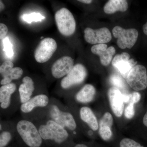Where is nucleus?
I'll return each instance as SVG.
<instances>
[{
  "mask_svg": "<svg viewBox=\"0 0 147 147\" xmlns=\"http://www.w3.org/2000/svg\"><path fill=\"white\" fill-rule=\"evenodd\" d=\"M81 119L87 124L93 131H96L99 128L97 119L91 109L88 107H82L80 110Z\"/></svg>",
  "mask_w": 147,
  "mask_h": 147,
  "instance_id": "obj_18",
  "label": "nucleus"
},
{
  "mask_svg": "<svg viewBox=\"0 0 147 147\" xmlns=\"http://www.w3.org/2000/svg\"><path fill=\"white\" fill-rule=\"evenodd\" d=\"M74 66V61L71 57L64 56L57 60L51 67V73L55 79L66 76Z\"/></svg>",
  "mask_w": 147,
  "mask_h": 147,
  "instance_id": "obj_12",
  "label": "nucleus"
},
{
  "mask_svg": "<svg viewBox=\"0 0 147 147\" xmlns=\"http://www.w3.org/2000/svg\"><path fill=\"white\" fill-rule=\"evenodd\" d=\"M15 133L30 147H40L42 139L36 124L30 120L23 119L17 122L15 126Z\"/></svg>",
  "mask_w": 147,
  "mask_h": 147,
  "instance_id": "obj_2",
  "label": "nucleus"
},
{
  "mask_svg": "<svg viewBox=\"0 0 147 147\" xmlns=\"http://www.w3.org/2000/svg\"><path fill=\"white\" fill-rule=\"evenodd\" d=\"M57 49V44L52 38H46L42 40L34 51L36 61L39 63H44L51 59Z\"/></svg>",
  "mask_w": 147,
  "mask_h": 147,
  "instance_id": "obj_7",
  "label": "nucleus"
},
{
  "mask_svg": "<svg viewBox=\"0 0 147 147\" xmlns=\"http://www.w3.org/2000/svg\"><path fill=\"white\" fill-rule=\"evenodd\" d=\"M96 92V90L94 86L86 84L76 93L75 98L78 102L88 103L93 100Z\"/></svg>",
  "mask_w": 147,
  "mask_h": 147,
  "instance_id": "obj_19",
  "label": "nucleus"
},
{
  "mask_svg": "<svg viewBox=\"0 0 147 147\" xmlns=\"http://www.w3.org/2000/svg\"><path fill=\"white\" fill-rule=\"evenodd\" d=\"M36 125L43 140L51 141L57 144L65 142L69 137L68 131L49 118L41 119Z\"/></svg>",
  "mask_w": 147,
  "mask_h": 147,
  "instance_id": "obj_1",
  "label": "nucleus"
},
{
  "mask_svg": "<svg viewBox=\"0 0 147 147\" xmlns=\"http://www.w3.org/2000/svg\"><path fill=\"white\" fill-rule=\"evenodd\" d=\"M134 103L129 101L128 105L127 106L125 110V116L128 119H131L133 117L135 114L134 107Z\"/></svg>",
  "mask_w": 147,
  "mask_h": 147,
  "instance_id": "obj_28",
  "label": "nucleus"
},
{
  "mask_svg": "<svg viewBox=\"0 0 147 147\" xmlns=\"http://www.w3.org/2000/svg\"><path fill=\"white\" fill-rule=\"evenodd\" d=\"M91 50L94 55L99 56L100 63L104 66H108L110 64L113 55L116 53L115 47L113 46L108 47V45L105 44L94 45Z\"/></svg>",
  "mask_w": 147,
  "mask_h": 147,
  "instance_id": "obj_14",
  "label": "nucleus"
},
{
  "mask_svg": "<svg viewBox=\"0 0 147 147\" xmlns=\"http://www.w3.org/2000/svg\"><path fill=\"white\" fill-rule=\"evenodd\" d=\"M113 123L112 115L108 112L105 113L99 122L98 130L99 135L104 141L110 140L113 136L111 128Z\"/></svg>",
  "mask_w": 147,
  "mask_h": 147,
  "instance_id": "obj_17",
  "label": "nucleus"
},
{
  "mask_svg": "<svg viewBox=\"0 0 147 147\" xmlns=\"http://www.w3.org/2000/svg\"><path fill=\"white\" fill-rule=\"evenodd\" d=\"M13 67V64L9 61H5L0 67V73L2 76Z\"/></svg>",
  "mask_w": 147,
  "mask_h": 147,
  "instance_id": "obj_27",
  "label": "nucleus"
},
{
  "mask_svg": "<svg viewBox=\"0 0 147 147\" xmlns=\"http://www.w3.org/2000/svg\"><path fill=\"white\" fill-rule=\"evenodd\" d=\"M24 71L20 67H13L2 76L0 84L2 86L12 83L13 80L20 79L23 75Z\"/></svg>",
  "mask_w": 147,
  "mask_h": 147,
  "instance_id": "obj_21",
  "label": "nucleus"
},
{
  "mask_svg": "<svg viewBox=\"0 0 147 147\" xmlns=\"http://www.w3.org/2000/svg\"><path fill=\"white\" fill-rule=\"evenodd\" d=\"M141 94L139 93L136 92H133L130 94V99L129 101H131L135 104L139 102L141 99Z\"/></svg>",
  "mask_w": 147,
  "mask_h": 147,
  "instance_id": "obj_30",
  "label": "nucleus"
},
{
  "mask_svg": "<svg viewBox=\"0 0 147 147\" xmlns=\"http://www.w3.org/2000/svg\"><path fill=\"white\" fill-rule=\"evenodd\" d=\"M126 80L129 85L135 90H145L147 87L146 69L144 66L136 65L129 71Z\"/></svg>",
  "mask_w": 147,
  "mask_h": 147,
  "instance_id": "obj_6",
  "label": "nucleus"
},
{
  "mask_svg": "<svg viewBox=\"0 0 147 147\" xmlns=\"http://www.w3.org/2000/svg\"><path fill=\"white\" fill-rule=\"evenodd\" d=\"M128 8V3L126 1L110 0L104 5L103 10L107 14H112L118 11L124 12Z\"/></svg>",
  "mask_w": 147,
  "mask_h": 147,
  "instance_id": "obj_20",
  "label": "nucleus"
},
{
  "mask_svg": "<svg viewBox=\"0 0 147 147\" xmlns=\"http://www.w3.org/2000/svg\"><path fill=\"white\" fill-rule=\"evenodd\" d=\"M74 147H88L86 145L83 144H79L76 145Z\"/></svg>",
  "mask_w": 147,
  "mask_h": 147,
  "instance_id": "obj_35",
  "label": "nucleus"
},
{
  "mask_svg": "<svg viewBox=\"0 0 147 147\" xmlns=\"http://www.w3.org/2000/svg\"><path fill=\"white\" fill-rule=\"evenodd\" d=\"M50 103V99L47 95L37 94L26 102L21 104L20 110L22 114L28 115L31 114L38 108H47Z\"/></svg>",
  "mask_w": 147,
  "mask_h": 147,
  "instance_id": "obj_10",
  "label": "nucleus"
},
{
  "mask_svg": "<svg viewBox=\"0 0 147 147\" xmlns=\"http://www.w3.org/2000/svg\"><path fill=\"white\" fill-rule=\"evenodd\" d=\"M2 130L0 133V147H5L11 141L13 137V134L15 133V129L11 130L8 129H5L3 126Z\"/></svg>",
  "mask_w": 147,
  "mask_h": 147,
  "instance_id": "obj_22",
  "label": "nucleus"
},
{
  "mask_svg": "<svg viewBox=\"0 0 147 147\" xmlns=\"http://www.w3.org/2000/svg\"><path fill=\"white\" fill-rule=\"evenodd\" d=\"M16 86L13 83L3 85L0 88V107L1 110H8L12 103V96L16 92Z\"/></svg>",
  "mask_w": 147,
  "mask_h": 147,
  "instance_id": "obj_15",
  "label": "nucleus"
},
{
  "mask_svg": "<svg viewBox=\"0 0 147 147\" xmlns=\"http://www.w3.org/2000/svg\"><path fill=\"white\" fill-rule=\"evenodd\" d=\"M143 30L144 33L147 35V22L143 26Z\"/></svg>",
  "mask_w": 147,
  "mask_h": 147,
  "instance_id": "obj_32",
  "label": "nucleus"
},
{
  "mask_svg": "<svg viewBox=\"0 0 147 147\" xmlns=\"http://www.w3.org/2000/svg\"><path fill=\"white\" fill-rule=\"evenodd\" d=\"M143 123L145 126L147 127V111L143 118Z\"/></svg>",
  "mask_w": 147,
  "mask_h": 147,
  "instance_id": "obj_31",
  "label": "nucleus"
},
{
  "mask_svg": "<svg viewBox=\"0 0 147 147\" xmlns=\"http://www.w3.org/2000/svg\"><path fill=\"white\" fill-rule=\"evenodd\" d=\"M0 6H1V7H0V8H1L0 9H1V11H2L3 9H4L5 6L3 4L2 2L1 1H0Z\"/></svg>",
  "mask_w": 147,
  "mask_h": 147,
  "instance_id": "obj_34",
  "label": "nucleus"
},
{
  "mask_svg": "<svg viewBox=\"0 0 147 147\" xmlns=\"http://www.w3.org/2000/svg\"><path fill=\"white\" fill-rule=\"evenodd\" d=\"M8 28L3 24H0V39L3 40L5 38V37L8 32Z\"/></svg>",
  "mask_w": 147,
  "mask_h": 147,
  "instance_id": "obj_29",
  "label": "nucleus"
},
{
  "mask_svg": "<svg viewBox=\"0 0 147 147\" xmlns=\"http://www.w3.org/2000/svg\"><path fill=\"white\" fill-rule=\"evenodd\" d=\"M120 147H144L138 142L129 138H124L121 141Z\"/></svg>",
  "mask_w": 147,
  "mask_h": 147,
  "instance_id": "obj_26",
  "label": "nucleus"
},
{
  "mask_svg": "<svg viewBox=\"0 0 147 147\" xmlns=\"http://www.w3.org/2000/svg\"><path fill=\"white\" fill-rule=\"evenodd\" d=\"M110 81L112 85L119 89H125V85L124 81L122 78L119 75L116 74L111 75L110 78Z\"/></svg>",
  "mask_w": 147,
  "mask_h": 147,
  "instance_id": "obj_24",
  "label": "nucleus"
},
{
  "mask_svg": "<svg viewBox=\"0 0 147 147\" xmlns=\"http://www.w3.org/2000/svg\"><path fill=\"white\" fill-rule=\"evenodd\" d=\"M128 53H123L115 56L112 61V65L117 69L123 78L126 79L129 71L137 65V62L133 59H129Z\"/></svg>",
  "mask_w": 147,
  "mask_h": 147,
  "instance_id": "obj_11",
  "label": "nucleus"
},
{
  "mask_svg": "<svg viewBox=\"0 0 147 147\" xmlns=\"http://www.w3.org/2000/svg\"><path fill=\"white\" fill-rule=\"evenodd\" d=\"M84 33L85 40L90 44H105L112 40L111 32L106 28L97 30L87 28L84 30Z\"/></svg>",
  "mask_w": 147,
  "mask_h": 147,
  "instance_id": "obj_9",
  "label": "nucleus"
},
{
  "mask_svg": "<svg viewBox=\"0 0 147 147\" xmlns=\"http://www.w3.org/2000/svg\"><path fill=\"white\" fill-rule=\"evenodd\" d=\"M55 17L57 27L61 34L69 36L74 33L76 21L70 11L64 7L61 8L55 13Z\"/></svg>",
  "mask_w": 147,
  "mask_h": 147,
  "instance_id": "obj_4",
  "label": "nucleus"
},
{
  "mask_svg": "<svg viewBox=\"0 0 147 147\" xmlns=\"http://www.w3.org/2000/svg\"><path fill=\"white\" fill-rule=\"evenodd\" d=\"M87 76L86 69L81 64H77L62 79L61 87L63 89H67L75 85L82 84Z\"/></svg>",
  "mask_w": 147,
  "mask_h": 147,
  "instance_id": "obj_8",
  "label": "nucleus"
},
{
  "mask_svg": "<svg viewBox=\"0 0 147 147\" xmlns=\"http://www.w3.org/2000/svg\"><path fill=\"white\" fill-rule=\"evenodd\" d=\"M45 16H42L40 13L35 12L29 14H24L22 16L23 20L28 24H31L32 22L41 21L43 19H45Z\"/></svg>",
  "mask_w": 147,
  "mask_h": 147,
  "instance_id": "obj_23",
  "label": "nucleus"
},
{
  "mask_svg": "<svg viewBox=\"0 0 147 147\" xmlns=\"http://www.w3.org/2000/svg\"><path fill=\"white\" fill-rule=\"evenodd\" d=\"M123 94L117 88L112 87L108 90V96L110 106L115 115L120 117L124 110Z\"/></svg>",
  "mask_w": 147,
  "mask_h": 147,
  "instance_id": "obj_13",
  "label": "nucleus"
},
{
  "mask_svg": "<svg viewBox=\"0 0 147 147\" xmlns=\"http://www.w3.org/2000/svg\"><path fill=\"white\" fill-rule=\"evenodd\" d=\"M113 33L114 37L118 38V46L122 49L132 48L137 42L139 35V33L136 29H125L119 26L113 28Z\"/></svg>",
  "mask_w": 147,
  "mask_h": 147,
  "instance_id": "obj_5",
  "label": "nucleus"
},
{
  "mask_svg": "<svg viewBox=\"0 0 147 147\" xmlns=\"http://www.w3.org/2000/svg\"><path fill=\"white\" fill-rule=\"evenodd\" d=\"M78 1L85 4H90L92 3V1H91V0H79Z\"/></svg>",
  "mask_w": 147,
  "mask_h": 147,
  "instance_id": "obj_33",
  "label": "nucleus"
},
{
  "mask_svg": "<svg viewBox=\"0 0 147 147\" xmlns=\"http://www.w3.org/2000/svg\"><path fill=\"white\" fill-rule=\"evenodd\" d=\"M48 118L55 121L68 131H74L77 127L76 122L72 114L64 110L57 103L50 102L47 109Z\"/></svg>",
  "mask_w": 147,
  "mask_h": 147,
  "instance_id": "obj_3",
  "label": "nucleus"
},
{
  "mask_svg": "<svg viewBox=\"0 0 147 147\" xmlns=\"http://www.w3.org/2000/svg\"><path fill=\"white\" fill-rule=\"evenodd\" d=\"M3 43L4 45V51L5 52L7 56L9 58L13 57V52L12 49V44L7 37L3 39Z\"/></svg>",
  "mask_w": 147,
  "mask_h": 147,
  "instance_id": "obj_25",
  "label": "nucleus"
},
{
  "mask_svg": "<svg viewBox=\"0 0 147 147\" xmlns=\"http://www.w3.org/2000/svg\"><path fill=\"white\" fill-rule=\"evenodd\" d=\"M35 90L34 83L31 77L26 76L22 79V83L18 88L20 102H26L32 97Z\"/></svg>",
  "mask_w": 147,
  "mask_h": 147,
  "instance_id": "obj_16",
  "label": "nucleus"
}]
</instances>
